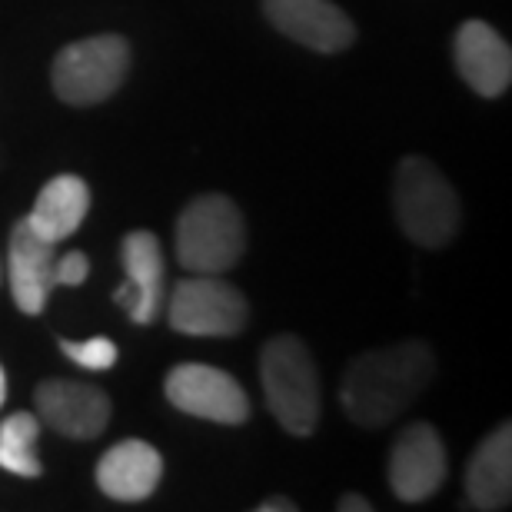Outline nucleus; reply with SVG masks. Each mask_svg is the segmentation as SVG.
<instances>
[{"label": "nucleus", "instance_id": "obj_1", "mask_svg": "<svg viewBox=\"0 0 512 512\" xmlns=\"http://www.w3.org/2000/svg\"><path fill=\"white\" fill-rule=\"evenodd\" d=\"M436 373L433 350L423 340H406L360 353L343 376L340 399L356 426L380 429L416 403Z\"/></svg>", "mask_w": 512, "mask_h": 512}, {"label": "nucleus", "instance_id": "obj_2", "mask_svg": "<svg viewBox=\"0 0 512 512\" xmlns=\"http://www.w3.org/2000/svg\"><path fill=\"white\" fill-rule=\"evenodd\" d=\"M393 210L399 227L416 247H446L459 230V197L436 163L426 157H403L393 180Z\"/></svg>", "mask_w": 512, "mask_h": 512}, {"label": "nucleus", "instance_id": "obj_3", "mask_svg": "<svg viewBox=\"0 0 512 512\" xmlns=\"http://www.w3.org/2000/svg\"><path fill=\"white\" fill-rule=\"evenodd\" d=\"M263 396L286 433L310 436L320 426V373L300 336H273L260 353Z\"/></svg>", "mask_w": 512, "mask_h": 512}, {"label": "nucleus", "instance_id": "obj_4", "mask_svg": "<svg viewBox=\"0 0 512 512\" xmlns=\"http://www.w3.org/2000/svg\"><path fill=\"white\" fill-rule=\"evenodd\" d=\"M247 250V223L240 207L223 193H200L177 220V260L187 273L220 276Z\"/></svg>", "mask_w": 512, "mask_h": 512}, {"label": "nucleus", "instance_id": "obj_5", "mask_svg": "<svg viewBox=\"0 0 512 512\" xmlns=\"http://www.w3.org/2000/svg\"><path fill=\"white\" fill-rule=\"evenodd\" d=\"M130 70V44L120 34L74 40L54 57V94L70 107H94L114 97Z\"/></svg>", "mask_w": 512, "mask_h": 512}, {"label": "nucleus", "instance_id": "obj_6", "mask_svg": "<svg viewBox=\"0 0 512 512\" xmlns=\"http://www.w3.org/2000/svg\"><path fill=\"white\" fill-rule=\"evenodd\" d=\"M167 320L183 336H233L250 320V303L220 276L193 273L173 286Z\"/></svg>", "mask_w": 512, "mask_h": 512}, {"label": "nucleus", "instance_id": "obj_7", "mask_svg": "<svg viewBox=\"0 0 512 512\" xmlns=\"http://www.w3.org/2000/svg\"><path fill=\"white\" fill-rule=\"evenodd\" d=\"M163 393L180 413L223 426H243L250 419V399L230 373L207 363H180L167 373Z\"/></svg>", "mask_w": 512, "mask_h": 512}, {"label": "nucleus", "instance_id": "obj_8", "mask_svg": "<svg viewBox=\"0 0 512 512\" xmlns=\"http://www.w3.org/2000/svg\"><path fill=\"white\" fill-rule=\"evenodd\" d=\"M449 469L446 446L429 423H413L399 433L389 453V489L403 503H426L443 486Z\"/></svg>", "mask_w": 512, "mask_h": 512}, {"label": "nucleus", "instance_id": "obj_9", "mask_svg": "<svg viewBox=\"0 0 512 512\" xmlns=\"http://www.w3.org/2000/svg\"><path fill=\"white\" fill-rule=\"evenodd\" d=\"M37 419L67 439H97L110 423V396L94 383L44 380L34 389Z\"/></svg>", "mask_w": 512, "mask_h": 512}, {"label": "nucleus", "instance_id": "obj_10", "mask_svg": "<svg viewBox=\"0 0 512 512\" xmlns=\"http://www.w3.org/2000/svg\"><path fill=\"white\" fill-rule=\"evenodd\" d=\"M263 14L280 34L316 54H340L356 40L350 14L330 0H263Z\"/></svg>", "mask_w": 512, "mask_h": 512}, {"label": "nucleus", "instance_id": "obj_11", "mask_svg": "<svg viewBox=\"0 0 512 512\" xmlns=\"http://www.w3.org/2000/svg\"><path fill=\"white\" fill-rule=\"evenodd\" d=\"M127 283L114 293V303L124 306L137 326H150L163 310V250L150 230H133L120 243Z\"/></svg>", "mask_w": 512, "mask_h": 512}, {"label": "nucleus", "instance_id": "obj_12", "mask_svg": "<svg viewBox=\"0 0 512 512\" xmlns=\"http://www.w3.org/2000/svg\"><path fill=\"white\" fill-rule=\"evenodd\" d=\"M54 263H57V243L44 240L30 230L27 220H17L10 230V253H7V273H10V296L20 306V313L37 316L54 293Z\"/></svg>", "mask_w": 512, "mask_h": 512}, {"label": "nucleus", "instance_id": "obj_13", "mask_svg": "<svg viewBox=\"0 0 512 512\" xmlns=\"http://www.w3.org/2000/svg\"><path fill=\"white\" fill-rule=\"evenodd\" d=\"M456 67L459 77L476 90L479 97H499L512 84V50L506 37H499L486 20H466L456 30Z\"/></svg>", "mask_w": 512, "mask_h": 512}, {"label": "nucleus", "instance_id": "obj_14", "mask_svg": "<svg viewBox=\"0 0 512 512\" xmlns=\"http://www.w3.org/2000/svg\"><path fill=\"white\" fill-rule=\"evenodd\" d=\"M163 476V459L143 439H124L110 446L97 463V486L100 493L117 499V503H140L153 496Z\"/></svg>", "mask_w": 512, "mask_h": 512}, {"label": "nucleus", "instance_id": "obj_15", "mask_svg": "<svg viewBox=\"0 0 512 512\" xmlns=\"http://www.w3.org/2000/svg\"><path fill=\"white\" fill-rule=\"evenodd\" d=\"M512 496V426H499L476 446L466 466V499L473 509H506Z\"/></svg>", "mask_w": 512, "mask_h": 512}, {"label": "nucleus", "instance_id": "obj_16", "mask_svg": "<svg viewBox=\"0 0 512 512\" xmlns=\"http://www.w3.org/2000/svg\"><path fill=\"white\" fill-rule=\"evenodd\" d=\"M87 210H90V187L77 173H60V177L47 180V187L37 193L34 210L24 220L44 240L60 243L84 223Z\"/></svg>", "mask_w": 512, "mask_h": 512}, {"label": "nucleus", "instance_id": "obj_17", "mask_svg": "<svg viewBox=\"0 0 512 512\" xmlns=\"http://www.w3.org/2000/svg\"><path fill=\"white\" fill-rule=\"evenodd\" d=\"M40 419L34 413H14L0 423V469L24 479H37L44 473L37 459Z\"/></svg>", "mask_w": 512, "mask_h": 512}, {"label": "nucleus", "instance_id": "obj_18", "mask_svg": "<svg viewBox=\"0 0 512 512\" xmlns=\"http://www.w3.org/2000/svg\"><path fill=\"white\" fill-rule=\"evenodd\" d=\"M60 353L67 360H74L84 370H114L117 363V343L107 340V336H90V340H60Z\"/></svg>", "mask_w": 512, "mask_h": 512}, {"label": "nucleus", "instance_id": "obj_19", "mask_svg": "<svg viewBox=\"0 0 512 512\" xmlns=\"http://www.w3.org/2000/svg\"><path fill=\"white\" fill-rule=\"evenodd\" d=\"M90 276V260L87 253L80 250H70L64 256H57L54 263V283L57 286H80Z\"/></svg>", "mask_w": 512, "mask_h": 512}, {"label": "nucleus", "instance_id": "obj_20", "mask_svg": "<svg viewBox=\"0 0 512 512\" xmlns=\"http://www.w3.org/2000/svg\"><path fill=\"white\" fill-rule=\"evenodd\" d=\"M336 509L340 512H370V499H363V496H356V493H346L340 503H336Z\"/></svg>", "mask_w": 512, "mask_h": 512}, {"label": "nucleus", "instance_id": "obj_21", "mask_svg": "<svg viewBox=\"0 0 512 512\" xmlns=\"http://www.w3.org/2000/svg\"><path fill=\"white\" fill-rule=\"evenodd\" d=\"M256 512H296V503H290V499H283V496H273V499H263V503L256 506Z\"/></svg>", "mask_w": 512, "mask_h": 512}, {"label": "nucleus", "instance_id": "obj_22", "mask_svg": "<svg viewBox=\"0 0 512 512\" xmlns=\"http://www.w3.org/2000/svg\"><path fill=\"white\" fill-rule=\"evenodd\" d=\"M7 399V376H4V366H0V406H4Z\"/></svg>", "mask_w": 512, "mask_h": 512}]
</instances>
